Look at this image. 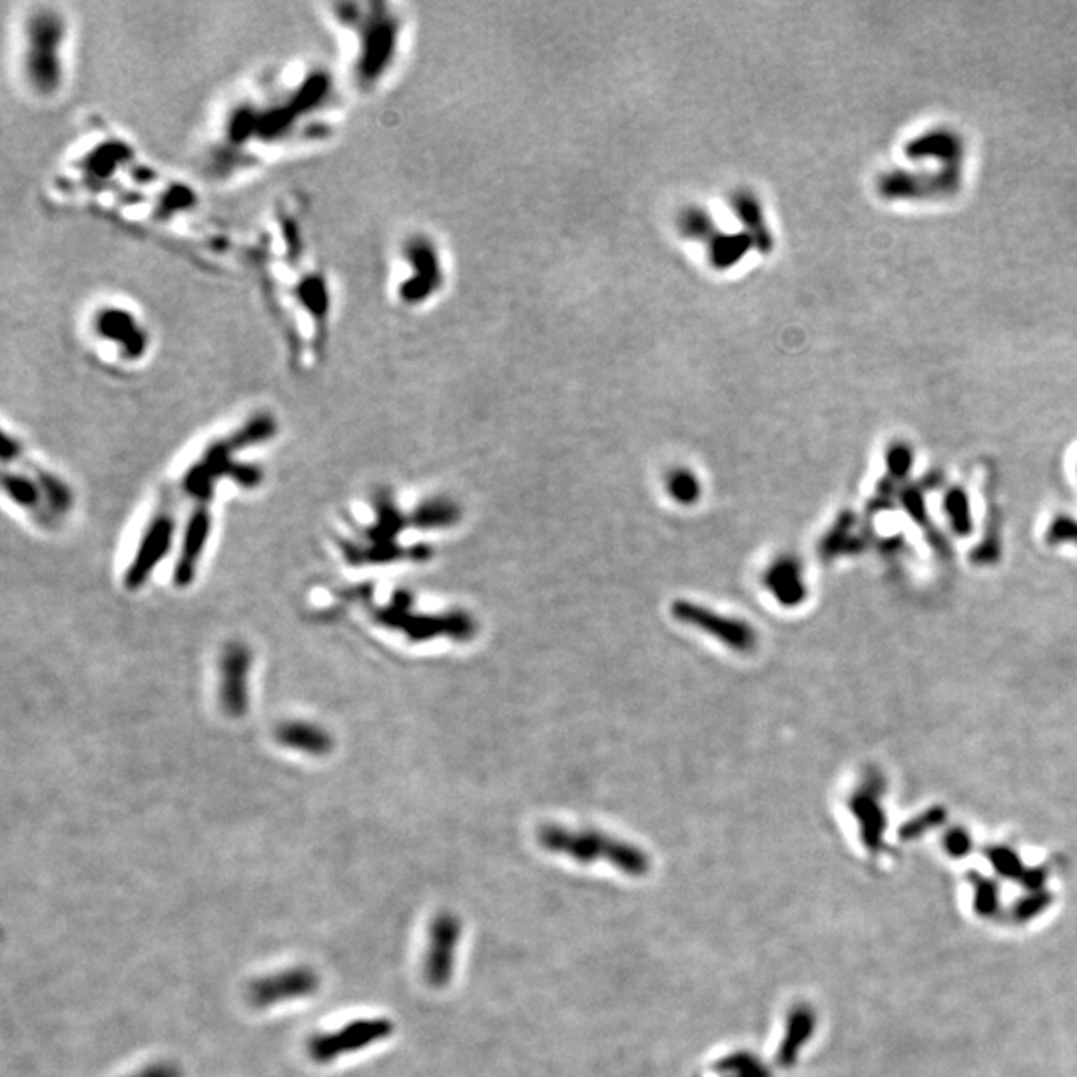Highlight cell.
Returning a JSON list of instances; mask_svg holds the SVG:
<instances>
[{
    "label": "cell",
    "mask_w": 1077,
    "mask_h": 1077,
    "mask_svg": "<svg viewBox=\"0 0 1077 1077\" xmlns=\"http://www.w3.org/2000/svg\"><path fill=\"white\" fill-rule=\"evenodd\" d=\"M342 82L318 62H290L238 86L216 112L204 168L226 182L330 142L342 112Z\"/></svg>",
    "instance_id": "cell-1"
},
{
    "label": "cell",
    "mask_w": 1077,
    "mask_h": 1077,
    "mask_svg": "<svg viewBox=\"0 0 1077 1077\" xmlns=\"http://www.w3.org/2000/svg\"><path fill=\"white\" fill-rule=\"evenodd\" d=\"M50 188L70 208H92L168 238L198 224V192L142 158L104 122H90L76 134L54 166Z\"/></svg>",
    "instance_id": "cell-2"
},
{
    "label": "cell",
    "mask_w": 1077,
    "mask_h": 1077,
    "mask_svg": "<svg viewBox=\"0 0 1077 1077\" xmlns=\"http://www.w3.org/2000/svg\"><path fill=\"white\" fill-rule=\"evenodd\" d=\"M260 284L294 365H318L328 348L336 294L310 238L304 208L278 202L256 240Z\"/></svg>",
    "instance_id": "cell-3"
},
{
    "label": "cell",
    "mask_w": 1077,
    "mask_h": 1077,
    "mask_svg": "<svg viewBox=\"0 0 1077 1077\" xmlns=\"http://www.w3.org/2000/svg\"><path fill=\"white\" fill-rule=\"evenodd\" d=\"M324 20L338 44L342 78L358 94L383 86L399 62L405 30L403 14L387 2H332Z\"/></svg>",
    "instance_id": "cell-4"
},
{
    "label": "cell",
    "mask_w": 1077,
    "mask_h": 1077,
    "mask_svg": "<svg viewBox=\"0 0 1077 1077\" xmlns=\"http://www.w3.org/2000/svg\"><path fill=\"white\" fill-rule=\"evenodd\" d=\"M72 24L56 4L26 6L14 24V62L22 88L38 98H56L70 70Z\"/></svg>",
    "instance_id": "cell-5"
},
{
    "label": "cell",
    "mask_w": 1077,
    "mask_h": 1077,
    "mask_svg": "<svg viewBox=\"0 0 1077 1077\" xmlns=\"http://www.w3.org/2000/svg\"><path fill=\"white\" fill-rule=\"evenodd\" d=\"M84 344L100 365L112 369L142 367L152 354V330L132 304L122 300H100L82 324Z\"/></svg>",
    "instance_id": "cell-6"
},
{
    "label": "cell",
    "mask_w": 1077,
    "mask_h": 1077,
    "mask_svg": "<svg viewBox=\"0 0 1077 1077\" xmlns=\"http://www.w3.org/2000/svg\"><path fill=\"white\" fill-rule=\"evenodd\" d=\"M537 838L545 850L565 854L583 864L603 858L631 876H643L651 868L649 856L641 848L595 830H571L565 826L547 824L539 830Z\"/></svg>",
    "instance_id": "cell-7"
},
{
    "label": "cell",
    "mask_w": 1077,
    "mask_h": 1077,
    "mask_svg": "<svg viewBox=\"0 0 1077 1077\" xmlns=\"http://www.w3.org/2000/svg\"><path fill=\"white\" fill-rule=\"evenodd\" d=\"M393 1032L395 1026L389 1018H359L348 1022L340 1030L312 1034L306 1042V1052L314 1064L328 1066L344 1056L358 1054L361 1050L389 1040Z\"/></svg>",
    "instance_id": "cell-8"
},
{
    "label": "cell",
    "mask_w": 1077,
    "mask_h": 1077,
    "mask_svg": "<svg viewBox=\"0 0 1077 1077\" xmlns=\"http://www.w3.org/2000/svg\"><path fill=\"white\" fill-rule=\"evenodd\" d=\"M401 266L407 274L395 282V296L405 306H417L441 286L439 252L425 236H411L401 246Z\"/></svg>",
    "instance_id": "cell-9"
},
{
    "label": "cell",
    "mask_w": 1077,
    "mask_h": 1077,
    "mask_svg": "<svg viewBox=\"0 0 1077 1077\" xmlns=\"http://www.w3.org/2000/svg\"><path fill=\"white\" fill-rule=\"evenodd\" d=\"M320 986L322 978L312 966H290L252 980L246 988V1000L256 1010H270L286 1002L312 998Z\"/></svg>",
    "instance_id": "cell-10"
},
{
    "label": "cell",
    "mask_w": 1077,
    "mask_h": 1077,
    "mask_svg": "<svg viewBox=\"0 0 1077 1077\" xmlns=\"http://www.w3.org/2000/svg\"><path fill=\"white\" fill-rule=\"evenodd\" d=\"M459 938L461 922L455 914L441 912L431 920L423 958V976L431 988L441 990L451 982Z\"/></svg>",
    "instance_id": "cell-11"
},
{
    "label": "cell",
    "mask_w": 1077,
    "mask_h": 1077,
    "mask_svg": "<svg viewBox=\"0 0 1077 1077\" xmlns=\"http://www.w3.org/2000/svg\"><path fill=\"white\" fill-rule=\"evenodd\" d=\"M673 615L679 621H683L685 625L701 629L703 633L715 637L722 645H726L728 649H734L738 653H748L756 645V633H754L752 625H748L742 619L724 617V615H718V613L707 609V607H699V605L687 603V601L675 603Z\"/></svg>",
    "instance_id": "cell-12"
},
{
    "label": "cell",
    "mask_w": 1077,
    "mask_h": 1077,
    "mask_svg": "<svg viewBox=\"0 0 1077 1077\" xmlns=\"http://www.w3.org/2000/svg\"><path fill=\"white\" fill-rule=\"evenodd\" d=\"M814 1028H816L814 1012L806 1006L796 1008L788 1018V1028H786V1036L778 1052V1062L784 1066H792L802 1046L810 1040Z\"/></svg>",
    "instance_id": "cell-13"
},
{
    "label": "cell",
    "mask_w": 1077,
    "mask_h": 1077,
    "mask_svg": "<svg viewBox=\"0 0 1077 1077\" xmlns=\"http://www.w3.org/2000/svg\"><path fill=\"white\" fill-rule=\"evenodd\" d=\"M766 585L770 589V593L780 601V603H794V601H800L802 597V579H800V571L796 569V565L792 561H780L776 563L770 571H768V577H766Z\"/></svg>",
    "instance_id": "cell-14"
},
{
    "label": "cell",
    "mask_w": 1077,
    "mask_h": 1077,
    "mask_svg": "<svg viewBox=\"0 0 1077 1077\" xmlns=\"http://www.w3.org/2000/svg\"><path fill=\"white\" fill-rule=\"evenodd\" d=\"M854 812L862 824V836H864L866 848L872 852L880 850L882 834H884V818L880 814V808L874 802L858 798V802L854 804Z\"/></svg>",
    "instance_id": "cell-15"
},
{
    "label": "cell",
    "mask_w": 1077,
    "mask_h": 1077,
    "mask_svg": "<svg viewBox=\"0 0 1077 1077\" xmlns=\"http://www.w3.org/2000/svg\"><path fill=\"white\" fill-rule=\"evenodd\" d=\"M974 886V910L980 916H994L1000 908V890L998 884L990 878H984L980 874H972L970 878Z\"/></svg>",
    "instance_id": "cell-16"
},
{
    "label": "cell",
    "mask_w": 1077,
    "mask_h": 1077,
    "mask_svg": "<svg viewBox=\"0 0 1077 1077\" xmlns=\"http://www.w3.org/2000/svg\"><path fill=\"white\" fill-rule=\"evenodd\" d=\"M667 489L679 503H695L699 499V481L691 471H675L669 475Z\"/></svg>",
    "instance_id": "cell-17"
},
{
    "label": "cell",
    "mask_w": 1077,
    "mask_h": 1077,
    "mask_svg": "<svg viewBox=\"0 0 1077 1077\" xmlns=\"http://www.w3.org/2000/svg\"><path fill=\"white\" fill-rule=\"evenodd\" d=\"M988 858L992 860V866L996 868V872L1002 874V876H1006V878H1010V880H1018V882H1020V878H1022L1024 872H1026V868L1022 866L1020 858H1018L1012 850H1008V848H992V850H988Z\"/></svg>",
    "instance_id": "cell-18"
},
{
    "label": "cell",
    "mask_w": 1077,
    "mask_h": 1077,
    "mask_svg": "<svg viewBox=\"0 0 1077 1077\" xmlns=\"http://www.w3.org/2000/svg\"><path fill=\"white\" fill-rule=\"evenodd\" d=\"M1050 902H1052V896L1048 892H1044V890L1032 892L1026 898L1018 900V904L1014 908V916H1016L1018 922H1028V920L1036 918L1038 914H1042L1048 908Z\"/></svg>",
    "instance_id": "cell-19"
},
{
    "label": "cell",
    "mask_w": 1077,
    "mask_h": 1077,
    "mask_svg": "<svg viewBox=\"0 0 1077 1077\" xmlns=\"http://www.w3.org/2000/svg\"><path fill=\"white\" fill-rule=\"evenodd\" d=\"M124 1077H184V1072H182V1066L172 1060H156L142 1066L134 1074Z\"/></svg>",
    "instance_id": "cell-20"
},
{
    "label": "cell",
    "mask_w": 1077,
    "mask_h": 1077,
    "mask_svg": "<svg viewBox=\"0 0 1077 1077\" xmlns=\"http://www.w3.org/2000/svg\"><path fill=\"white\" fill-rule=\"evenodd\" d=\"M946 850L952 856H966L970 852V836L964 830H954L946 836Z\"/></svg>",
    "instance_id": "cell-21"
}]
</instances>
